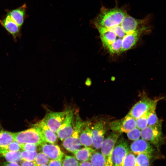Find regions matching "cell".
I'll return each instance as SVG.
<instances>
[{"label": "cell", "mask_w": 166, "mask_h": 166, "mask_svg": "<svg viewBox=\"0 0 166 166\" xmlns=\"http://www.w3.org/2000/svg\"><path fill=\"white\" fill-rule=\"evenodd\" d=\"M150 16L137 19L129 14L124 7L109 8L102 6L91 22L98 30L103 47H122V40L128 35L149 26Z\"/></svg>", "instance_id": "obj_1"}, {"label": "cell", "mask_w": 166, "mask_h": 166, "mask_svg": "<svg viewBox=\"0 0 166 166\" xmlns=\"http://www.w3.org/2000/svg\"><path fill=\"white\" fill-rule=\"evenodd\" d=\"M13 134L14 140L20 144L30 143L38 146L46 143L41 130L34 124L29 129Z\"/></svg>", "instance_id": "obj_2"}, {"label": "cell", "mask_w": 166, "mask_h": 166, "mask_svg": "<svg viewBox=\"0 0 166 166\" xmlns=\"http://www.w3.org/2000/svg\"><path fill=\"white\" fill-rule=\"evenodd\" d=\"M162 125L147 126L141 130L142 138L152 144L159 151L161 146L166 143L162 129Z\"/></svg>", "instance_id": "obj_3"}, {"label": "cell", "mask_w": 166, "mask_h": 166, "mask_svg": "<svg viewBox=\"0 0 166 166\" xmlns=\"http://www.w3.org/2000/svg\"><path fill=\"white\" fill-rule=\"evenodd\" d=\"M71 135L63 140L62 145L68 151L73 152L80 148L82 145L80 139V134L88 123L82 122L79 118L76 120Z\"/></svg>", "instance_id": "obj_4"}, {"label": "cell", "mask_w": 166, "mask_h": 166, "mask_svg": "<svg viewBox=\"0 0 166 166\" xmlns=\"http://www.w3.org/2000/svg\"><path fill=\"white\" fill-rule=\"evenodd\" d=\"M163 99L162 97L152 99L144 95L133 106L128 114L136 119L156 106L158 102Z\"/></svg>", "instance_id": "obj_5"}, {"label": "cell", "mask_w": 166, "mask_h": 166, "mask_svg": "<svg viewBox=\"0 0 166 166\" xmlns=\"http://www.w3.org/2000/svg\"><path fill=\"white\" fill-rule=\"evenodd\" d=\"M128 141L124 138L118 139L111 157V166H123L124 160L129 151Z\"/></svg>", "instance_id": "obj_6"}, {"label": "cell", "mask_w": 166, "mask_h": 166, "mask_svg": "<svg viewBox=\"0 0 166 166\" xmlns=\"http://www.w3.org/2000/svg\"><path fill=\"white\" fill-rule=\"evenodd\" d=\"M121 134L117 132H112L104 139L101 147V153L104 156L106 166H111V157L115 145Z\"/></svg>", "instance_id": "obj_7"}, {"label": "cell", "mask_w": 166, "mask_h": 166, "mask_svg": "<svg viewBox=\"0 0 166 166\" xmlns=\"http://www.w3.org/2000/svg\"><path fill=\"white\" fill-rule=\"evenodd\" d=\"M65 111L66 115L64 121L56 133L61 140H63L71 135L74 128L73 110L68 109Z\"/></svg>", "instance_id": "obj_8"}, {"label": "cell", "mask_w": 166, "mask_h": 166, "mask_svg": "<svg viewBox=\"0 0 166 166\" xmlns=\"http://www.w3.org/2000/svg\"><path fill=\"white\" fill-rule=\"evenodd\" d=\"M65 115V111L50 112L47 114L42 120L52 131L56 133L64 121Z\"/></svg>", "instance_id": "obj_9"}, {"label": "cell", "mask_w": 166, "mask_h": 166, "mask_svg": "<svg viewBox=\"0 0 166 166\" xmlns=\"http://www.w3.org/2000/svg\"><path fill=\"white\" fill-rule=\"evenodd\" d=\"M91 129L93 141L92 146L95 150L99 149L104 139L106 131L105 123L103 121H99L95 124Z\"/></svg>", "instance_id": "obj_10"}, {"label": "cell", "mask_w": 166, "mask_h": 166, "mask_svg": "<svg viewBox=\"0 0 166 166\" xmlns=\"http://www.w3.org/2000/svg\"><path fill=\"white\" fill-rule=\"evenodd\" d=\"M129 148L135 155L141 153L153 155L155 152V149L150 143L143 139L134 141L130 145Z\"/></svg>", "instance_id": "obj_11"}, {"label": "cell", "mask_w": 166, "mask_h": 166, "mask_svg": "<svg viewBox=\"0 0 166 166\" xmlns=\"http://www.w3.org/2000/svg\"><path fill=\"white\" fill-rule=\"evenodd\" d=\"M40 148L41 151L49 159L62 161L64 154L58 146L44 143L41 145Z\"/></svg>", "instance_id": "obj_12"}, {"label": "cell", "mask_w": 166, "mask_h": 166, "mask_svg": "<svg viewBox=\"0 0 166 166\" xmlns=\"http://www.w3.org/2000/svg\"><path fill=\"white\" fill-rule=\"evenodd\" d=\"M2 25L12 36L14 41L21 37V29L8 14L3 20H0Z\"/></svg>", "instance_id": "obj_13"}, {"label": "cell", "mask_w": 166, "mask_h": 166, "mask_svg": "<svg viewBox=\"0 0 166 166\" xmlns=\"http://www.w3.org/2000/svg\"><path fill=\"white\" fill-rule=\"evenodd\" d=\"M34 124L41 130L46 143L54 144L57 142V135L48 127L42 120Z\"/></svg>", "instance_id": "obj_14"}, {"label": "cell", "mask_w": 166, "mask_h": 166, "mask_svg": "<svg viewBox=\"0 0 166 166\" xmlns=\"http://www.w3.org/2000/svg\"><path fill=\"white\" fill-rule=\"evenodd\" d=\"M26 8L25 3L19 8L10 11L7 14L21 28L24 22Z\"/></svg>", "instance_id": "obj_15"}, {"label": "cell", "mask_w": 166, "mask_h": 166, "mask_svg": "<svg viewBox=\"0 0 166 166\" xmlns=\"http://www.w3.org/2000/svg\"><path fill=\"white\" fill-rule=\"evenodd\" d=\"M89 123H88L84 127L79 135V139L82 145L88 147L92 146L93 142L92 130Z\"/></svg>", "instance_id": "obj_16"}, {"label": "cell", "mask_w": 166, "mask_h": 166, "mask_svg": "<svg viewBox=\"0 0 166 166\" xmlns=\"http://www.w3.org/2000/svg\"><path fill=\"white\" fill-rule=\"evenodd\" d=\"M136 127V119L127 114L121 120L120 132L127 133Z\"/></svg>", "instance_id": "obj_17"}, {"label": "cell", "mask_w": 166, "mask_h": 166, "mask_svg": "<svg viewBox=\"0 0 166 166\" xmlns=\"http://www.w3.org/2000/svg\"><path fill=\"white\" fill-rule=\"evenodd\" d=\"M0 157L4 158L7 162H20L22 160L21 152H14L0 149Z\"/></svg>", "instance_id": "obj_18"}, {"label": "cell", "mask_w": 166, "mask_h": 166, "mask_svg": "<svg viewBox=\"0 0 166 166\" xmlns=\"http://www.w3.org/2000/svg\"><path fill=\"white\" fill-rule=\"evenodd\" d=\"M95 150L89 147H85L77 150L73 153L78 160L83 162L89 161L92 154Z\"/></svg>", "instance_id": "obj_19"}, {"label": "cell", "mask_w": 166, "mask_h": 166, "mask_svg": "<svg viewBox=\"0 0 166 166\" xmlns=\"http://www.w3.org/2000/svg\"><path fill=\"white\" fill-rule=\"evenodd\" d=\"M14 140L13 133L0 127V149L6 150L7 146Z\"/></svg>", "instance_id": "obj_20"}, {"label": "cell", "mask_w": 166, "mask_h": 166, "mask_svg": "<svg viewBox=\"0 0 166 166\" xmlns=\"http://www.w3.org/2000/svg\"><path fill=\"white\" fill-rule=\"evenodd\" d=\"M153 155L148 153L139 154L136 157L138 166H151Z\"/></svg>", "instance_id": "obj_21"}, {"label": "cell", "mask_w": 166, "mask_h": 166, "mask_svg": "<svg viewBox=\"0 0 166 166\" xmlns=\"http://www.w3.org/2000/svg\"><path fill=\"white\" fill-rule=\"evenodd\" d=\"M89 161L92 166H106L104 156L99 152L95 151L92 154Z\"/></svg>", "instance_id": "obj_22"}, {"label": "cell", "mask_w": 166, "mask_h": 166, "mask_svg": "<svg viewBox=\"0 0 166 166\" xmlns=\"http://www.w3.org/2000/svg\"><path fill=\"white\" fill-rule=\"evenodd\" d=\"M156 106L154 107L149 111L148 119V126L162 125V121L158 117L156 112Z\"/></svg>", "instance_id": "obj_23"}, {"label": "cell", "mask_w": 166, "mask_h": 166, "mask_svg": "<svg viewBox=\"0 0 166 166\" xmlns=\"http://www.w3.org/2000/svg\"><path fill=\"white\" fill-rule=\"evenodd\" d=\"M123 166H138L135 155L129 151L124 160Z\"/></svg>", "instance_id": "obj_24"}, {"label": "cell", "mask_w": 166, "mask_h": 166, "mask_svg": "<svg viewBox=\"0 0 166 166\" xmlns=\"http://www.w3.org/2000/svg\"><path fill=\"white\" fill-rule=\"evenodd\" d=\"M149 111L136 119V127L140 130H141L148 126V119Z\"/></svg>", "instance_id": "obj_25"}, {"label": "cell", "mask_w": 166, "mask_h": 166, "mask_svg": "<svg viewBox=\"0 0 166 166\" xmlns=\"http://www.w3.org/2000/svg\"><path fill=\"white\" fill-rule=\"evenodd\" d=\"M49 160V158L47 155L41 152L37 154L34 161L38 166H40L48 165Z\"/></svg>", "instance_id": "obj_26"}, {"label": "cell", "mask_w": 166, "mask_h": 166, "mask_svg": "<svg viewBox=\"0 0 166 166\" xmlns=\"http://www.w3.org/2000/svg\"><path fill=\"white\" fill-rule=\"evenodd\" d=\"M21 152V156L22 160L28 161H34L38 154L36 151L24 150H22Z\"/></svg>", "instance_id": "obj_27"}, {"label": "cell", "mask_w": 166, "mask_h": 166, "mask_svg": "<svg viewBox=\"0 0 166 166\" xmlns=\"http://www.w3.org/2000/svg\"><path fill=\"white\" fill-rule=\"evenodd\" d=\"M80 163L73 156L65 155L62 162V166H80Z\"/></svg>", "instance_id": "obj_28"}, {"label": "cell", "mask_w": 166, "mask_h": 166, "mask_svg": "<svg viewBox=\"0 0 166 166\" xmlns=\"http://www.w3.org/2000/svg\"><path fill=\"white\" fill-rule=\"evenodd\" d=\"M127 136L130 140L134 141L139 139L141 136V131L136 127L132 130L127 132Z\"/></svg>", "instance_id": "obj_29"}, {"label": "cell", "mask_w": 166, "mask_h": 166, "mask_svg": "<svg viewBox=\"0 0 166 166\" xmlns=\"http://www.w3.org/2000/svg\"><path fill=\"white\" fill-rule=\"evenodd\" d=\"M21 149L20 143L15 140L10 143L6 148V150L14 152L20 151Z\"/></svg>", "instance_id": "obj_30"}, {"label": "cell", "mask_w": 166, "mask_h": 166, "mask_svg": "<svg viewBox=\"0 0 166 166\" xmlns=\"http://www.w3.org/2000/svg\"><path fill=\"white\" fill-rule=\"evenodd\" d=\"M20 144L21 148L22 150L30 151H36L38 145L30 143Z\"/></svg>", "instance_id": "obj_31"}, {"label": "cell", "mask_w": 166, "mask_h": 166, "mask_svg": "<svg viewBox=\"0 0 166 166\" xmlns=\"http://www.w3.org/2000/svg\"><path fill=\"white\" fill-rule=\"evenodd\" d=\"M121 120L113 121L110 124V128L113 131L120 132Z\"/></svg>", "instance_id": "obj_32"}, {"label": "cell", "mask_w": 166, "mask_h": 166, "mask_svg": "<svg viewBox=\"0 0 166 166\" xmlns=\"http://www.w3.org/2000/svg\"><path fill=\"white\" fill-rule=\"evenodd\" d=\"M62 161L51 160L48 164V166H62Z\"/></svg>", "instance_id": "obj_33"}, {"label": "cell", "mask_w": 166, "mask_h": 166, "mask_svg": "<svg viewBox=\"0 0 166 166\" xmlns=\"http://www.w3.org/2000/svg\"><path fill=\"white\" fill-rule=\"evenodd\" d=\"M20 166H38L34 161H28L22 160L20 162Z\"/></svg>", "instance_id": "obj_34"}, {"label": "cell", "mask_w": 166, "mask_h": 166, "mask_svg": "<svg viewBox=\"0 0 166 166\" xmlns=\"http://www.w3.org/2000/svg\"><path fill=\"white\" fill-rule=\"evenodd\" d=\"M0 166H20L18 163L8 162H2L0 163Z\"/></svg>", "instance_id": "obj_35"}, {"label": "cell", "mask_w": 166, "mask_h": 166, "mask_svg": "<svg viewBox=\"0 0 166 166\" xmlns=\"http://www.w3.org/2000/svg\"><path fill=\"white\" fill-rule=\"evenodd\" d=\"M80 166H92L90 162L89 161L81 162Z\"/></svg>", "instance_id": "obj_36"}, {"label": "cell", "mask_w": 166, "mask_h": 166, "mask_svg": "<svg viewBox=\"0 0 166 166\" xmlns=\"http://www.w3.org/2000/svg\"><path fill=\"white\" fill-rule=\"evenodd\" d=\"M85 84L87 85H89L91 84V80L89 78H87L85 82Z\"/></svg>", "instance_id": "obj_37"}, {"label": "cell", "mask_w": 166, "mask_h": 166, "mask_svg": "<svg viewBox=\"0 0 166 166\" xmlns=\"http://www.w3.org/2000/svg\"><path fill=\"white\" fill-rule=\"evenodd\" d=\"M40 166H48L47 165H41Z\"/></svg>", "instance_id": "obj_38"}]
</instances>
